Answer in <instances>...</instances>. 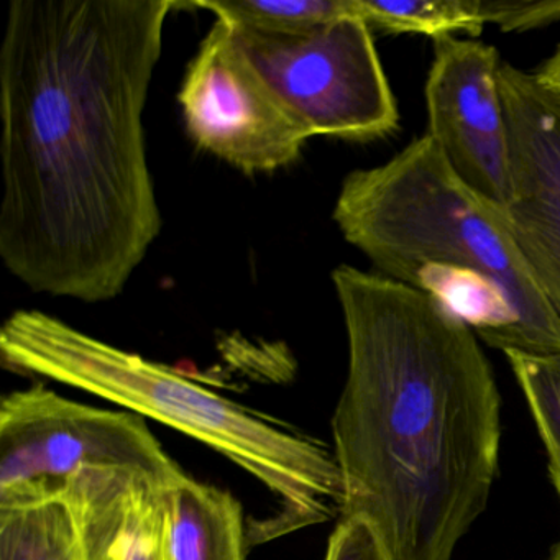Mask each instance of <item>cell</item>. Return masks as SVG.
Listing matches in <instances>:
<instances>
[{
	"label": "cell",
	"mask_w": 560,
	"mask_h": 560,
	"mask_svg": "<svg viewBox=\"0 0 560 560\" xmlns=\"http://www.w3.org/2000/svg\"><path fill=\"white\" fill-rule=\"evenodd\" d=\"M178 101L192 142L244 175L291 165L311 139L221 21L189 61Z\"/></svg>",
	"instance_id": "obj_7"
},
{
	"label": "cell",
	"mask_w": 560,
	"mask_h": 560,
	"mask_svg": "<svg viewBox=\"0 0 560 560\" xmlns=\"http://www.w3.org/2000/svg\"><path fill=\"white\" fill-rule=\"evenodd\" d=\"M544 86L549 88L552 93L560 97V44L557 45L556 51L544 61L542 67L536 71Z\"/></svg>",
	"instance_id": "obj_18"
},
{
	"label": "cell",
	"mask_w": 560,
	"mask_h": 560,
	"mask_svg": "<svg viewBox=\"0 0 560 560\" xmlns=\"http://www.w3.org/2000/svg\"><path fill=\"white\" fill-rule=\"evenodd\" d=\"M550 560H560V542L557 544L556 549H553L552 556H550Z\"/></svg>",
	"instance_id": "obj_19"
},
{
	"label": "cell",
	"mask_w": 560,
	"mask_h": 560,
	"mask_svg": "<svg viewBox=\"0 0 560 560\" xmlns=\"http://www.w3.org/2000/svg\"><path fill=\"white\" fill-rule=\"evenodd\" d=\"M324 560H386V557L366 524L340 517L330 534Z\"/></svg>",
	"instance_id": "obj_17"
},
{
	"label": "cell",
	"mask_w": 560,
	"mask_h": 560,
	"mask_svg": "<svg viewBox=\"0 0 560 560\" xmlns=\"http://www.w3.org/2000/svg\"><path fill=\"white\" fill-rule=\"evenodd\" d=\"M504 355L546 447L550 481L560 500V353L506 352Z\"/></svg>",
	"instance_id": "obj_15"
},
{
	"label": "cell",
	"mask_w": 560,
	"mask_h": 560,
	"mask_svg": "<svg viewBox=\"0 0 560 560\" xmlns=\"http://www.w3.org/2000/svg\"><path fill=\"white\" fill-rule=\"evenodd\" d=\"M175 0H12L0 48V257L107 303L162 232L143 113Z\"/></svg>",
	"instance_id": "obj_1"
},
{
	"label": "cell",
	"mask_w": 560,
	"mask_h": 560,
	"mask_svg": "<svg viewBox=\"0 0 560 560\" xmlns=\"http://www.w3.org/2000/svg\"><path fill=\"white\" fill-rule=\"evenodd\" d=\"M229 27L258 74L311 137L366 142L398 129V106L372 28L362 19H337L301 34Z\"/></svg>",
	"instance_id": "obj_5"
},
{
	"label": "cell",
	"mask_w": 560,
	"mask_h": 560,
	"mask_svg": "<svg viewBox=\"0 0 560 560\" xmlns=\"http://www.w3.org/2000/svg\"><path fill=\"white\" fill-rule=\"evenodd\" d=\"M0 355L15 372L73 386L176 429L257 478L277 508L248 526L252 546L340 520L342 477L329 445L170 366L35 310L15 311L5 320Z\"/></svg>",
	"instance_id": "obj_4"
},
{
	"label": "cell",
	"mask_w": 560,
	"mask_h": 560,
	"mask_svg": "<svg viewBox=\"0 0 560 560\" xmlns=\"http://www.w3.org/2000/svg\"><path fill=\"white\" fill-rule=\"evenodd\" d=\"M84 468H127L166 480L186 474L136 412L107 411L44 385L0 405V508L40 500Z\"/></svg>",
	"instance_id": "obj_6"
},
{
	"label": "cell",
	"mask_w": 560,
	"mask_h": 560,
	"mask_svg": "<svg viewBox=\"0 0 560 560\" xmlns=\"http://www.w3.org/2000/svg\"><path fill=\"white\" fill-rule=\"evenodd\" d=\"M355 15L385 35L421 34L432 40L465 34H483L478 0H353Z\"/></svg>",
	"instance_id": "obj_13"
},
{
	"label": "cell",
	"mask_w": 560,
	"mask_h": 560,
	"mask_svg": "<svg viewBox=\"0 0 560 560\" xmlns=\"http://www.w3.org/2000/svg\"><path fill=\"white\" fill-rule=\"evenodd\" d=\"M349 366L332 416L340 517L386 560H452L500 470L501 396L480 339L405 284L340 265Z\"/></svg>",
	"instance_id": "obj_2"
},
{
	"label": "cell",
	"mask_w": 560,
	"mask_h": 560,
	"mask_svg": "<svg viewBox=\"0 0 560 560\" xmlns=\"http://www.w3.org/2000/svg\"><path fill=\"white\" fill-rule=\"evenodd\" d=\"M500 88L510 136L503 212L527 267L560 319V97L511 63Z\"/></svg>",
	"instance_id": "obj_9"
},
{
	"label": "cell",
	"mask_w": 560,
	"mask_h": 560,
	"mask_svg": "<svg viewBox=\"0 0 560 560\" xmlns=\"http://www.w3.org/2000/svg\"><path fill=\"white\" fill-rule=\"evenodd\" d=\"M179 478L127 468L74 474L61 490L73 517L74 560H175L172 487Z\"/></svg>",
	"instance_id": "obj_10"
},
{
	"label": "cell",
	"mask_w": 560,
	"mask_h": 560,
	"mask_svg": "<svg viewBox=\"0 0 560 560\" xmlns=\"http://www.w3.org/2000/svg\"><path fill=\"white\" fill-rule=\"evenodd\" d=\"M485 24L501 32H527L560 22V0H478Z\"/></svg>",
	"instance_id": "obj_16"
},
{
	"label": "cell",
	"mask_w": 560,
	"mask_h": 560,
	"mask_svg": "<svg viewBox=\"0 0 560 560\" xmlns=\"http://www.w3.org/2000/svg\"><path fill=\"white\" fill-rule=\"evenodd\" d=\"M175 560H245L248 529L234 494L188 474L172 487Z\"/></svg>",
	"instance_id": "obj_11"
},
{
	"label": "cell",
	"mask_w": 560,
	"mask_h": 560,
	"mask_svg": "<svg viewBox=\"0 0 560 560\" xmlns=\"http://www.w3.org/2000/svg\"><path fill=\"white\" fill-rule=\"evenodd\" d=\"M189 5L232 27L265 34H301L355 15L353 0H195Z\"/></svg>",
	"instance_id": "obj_14"
},
{
	"label": "cell",
	"mask_w": 560,
	"mask_h": 560,
	"mask_svg": "<svg viewBox=\"0 0 560 560\" xmlns=\"http://www.w3.org/2000/svg\"><path fill=\"white\" fill-rule=\"evenodd\" d=\"M378 275L428 294L501 352L560 353V319L503 209L471 192L425 133L343 178L332 212Z\"/></svg>",
	"instance_id": "obj_3"
},
{
	"label": "cell",
	"mask_w": 560,
	"mask_h": 560,
	"mask_svg": "<svg viewBox=\"0 0 560 560\" xmlns=\"http://www.w3.org/2000/svg\"><path fill=\"white\" fill-rule=\"evenodd\" d=\"M61 490L0 508V560H74L73 517Z\"/></svg>",
	"instance_id": "obj_12"
},
{
	"label": "cell",
	"mask_w": 560,
	"mask_h": 560,
	"mask_svg": "<svg viewBox=\"0 0 560 560\" xmlns=\"http://www.w3.org/2000/svg\"><path fill=\"white\" fill-rule=\"evenodd\" d=\"M497 48L477 40H434L425 83L428 136L454 175L485 201L510 198V136Z\"/></svg>",
	"instance_id": "obj_8"
}]
</instances>
